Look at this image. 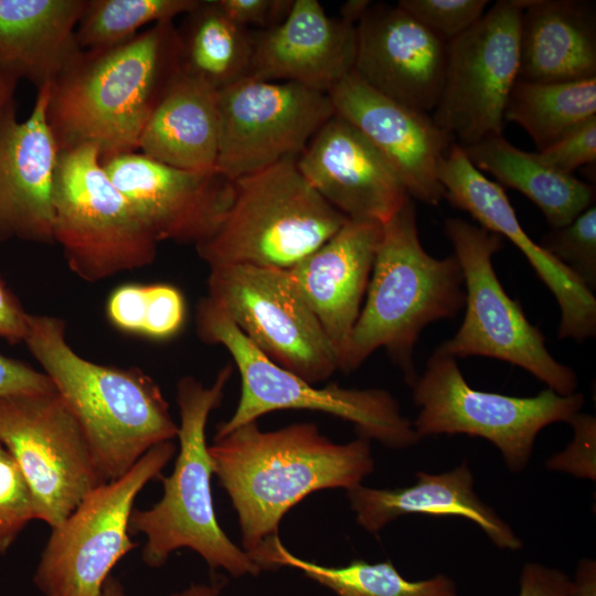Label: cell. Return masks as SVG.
<instances>
[{
  "label": "cell",
  "instance_id": "cell-1",
  "mask_svg": "<svg viewBox=\"0 0 596 596\" xmlns=\"http://www.w3.org/2000/svg\"><path fill=\"white\" fill-rule=\"evenodd\" d=\"M209 453L237 513L247 554L277 535L284 515L310 493L349 490L374 470L369 438L336 444L312 423L262 430L252 422L214 438Z\"/></svg>",
  "mask_w": 596,
  "mask_h": 596
},
{
  "label": "cell",
  "instance_id": "cell-2",
  "mask_svg": "<svg viewBox=\"0 0 596 596\" xmlns=\"http://www.w3.org/2000/svg\"><path fill=\"white\" fill-rule=\"evenodd\" d=\"M179 70L173 21L150 25L115 47L82 51L49 91L47 121L60 151L92 146L100 159L138 151L143 128Z\"/></svg>",
  "mask_w": 596,
  "mask_h": 596
},
{
  "label": "cell",
  "instance_id": "cell-3",
  "mask_svg": "<svg viewBox=\"0 0 596 596\" xmlns=\"http://www.w3.org/2000/svg\"><path fill=\"white\" fill-rule=\"evenodd\" d=\"M23 342L81 426L105 482L124 476L156 445L177 437L179 426L156 382L138 369L81 356L67 342L63 319L29 315Z\"/></svg>",
  "mask_w": 596,
  "mask_h": 596
},
{
  "label": "cell",
  "instance_id": "cell-4",
  "mask_svg": "<svg viewBox=\"0 0 596 596\" xmlns=\"http://www.w3.org/2000/svg\"><path fill=\"white\" fill-rule=\"evenodd\" d=\"M465 298L456 256L436 258L424 249L409 199L382 223L364 301L340 370L354 371L384 348L412 386L418 376L413 354L421 332L432 322L456 317Z\"/></svg>",
  "mask_w": 596,
  "mask_h": 596
},
{
  "label": "cell",
  "instance_id": "cell-5",
  "mask_svg": "<svg viewBox=\"0 0 596 596\" xmlns=\"http://www.w3.org/2000/svg\"><path fill=\"white\" fill-rule=\"evenodd\" d=\"M232 373L233 366L227 364L210 386L192 376L177 383L180 447L173 471L168 477L159 476L163 486L161 499L149 509H134L129 519L130 534H143L147 539L141 556L148 566H162L172 552L187 547L212 570L223 568L235 577L256 576L262 571L224 533L212 499L214 472L205 428L211 412L223 400Z\"/></svg>",
  "mask_w": 596,
  "mask_h": 596
},
{
  "label": "cell",
  "instance_id": "cell-6",
  "mask_svg": "<svg viewBox=\"0 0 596 596\" xmlns=\"http://www.w3.org/2000/svg\"><path fill=\"white\" fill-rule=\"evenodd\" d=\"M296 159L233 181L222 222L195 246L209 268L242 264L289 269L349 221L307 182Z\"/></svg>",
  "mask_w": 596,
  "mask_h": 596
},
{
  "label": "cell",
  "instance_id": "cell-7",
  "mask_svg": "<svg viewBox=\"0 0 596 596\" xmlns=\"http://www.w3.org/2000/svg\"><path fill=\"white\" fill-rule=\"evenodd\" d=\"M199 338L220 344L231 354L241 375V397L233 415L216 427L214 438L272 412L307 409L327 413L354 425L359 436L387 448H408L421 439L394 396L381 389L318 387L262 353L240 329L203 297L196 307Z\"/></svg>",
  "mask_w": 596,
  "mask_h": 596
},
{
  "label": "cell",
  "instance_id": "cell-8",
  "mask_svg": "<svg viewBox=\"0 0 596 596\" xmlns=\"http://www.w3.org/2000/svg\"><path fill=\"white\" fill-rule=\"evenodd\" d=\"M53 240L62 247L68 268L88 283L150 265L159 243L113 183L92 146L58 153Z\"/></svg>",
  "mask_w": 596,
  "mask_h": 596
},
{
  "label": "cell",
  "instance_id": "cell-9",
  "mask_svg": "<svg viewBox=\"0 0 596 596\" xmlns=\"http://www.w3.org/2000/svg\"><path fill=\"white\" fill-rule=\"evenodd\" d=\"M445 235L464 276L465 317L456 334L436 349L454 356H487L518 365L561 395L575 393L573 369L547 350L540 329L505 292L492 265L503 247L500 235L459 217H448Z\"/></svg>",
  "mask_w": 596,
  "mask_h": 596
},
{
  "label": "cell",
  "instance_id": "cell-10",
  "mask_svg": "<svg viewBox=\"0 0 596 596\" xmlns=\"http://www.w3.org/2000/svg\"><path fill=\"white\" fill-rule=\"evenodd\" d=\"M412 389L413 401L421 408L413 422L419 438L440 434L482 437L499 449L514 472L528 466L541 429L568 423L585 402L582 393L561 395L549 387L529 397L475 390L466 382L457 359L437 349Z\"/></svg>",
  "mask_w": 596,
  "mask_h": 596
},
{
  "label": "cell",
  "instance_id": "cell-11",
  "mask_svg": "<svg viewBox=\"0 0 596 596\" xmlns=\"http://www.w3.org/2000/svg\"><path fill=\"white\" fill-rule=\"evenodd\" d=\"M177 450L172 441L149 449L124 476L98 485L55 528L33 582L43 596H98L113 567L138 543L129 519L145 486L161 475Z\"/></svg>",
  "mask_w": 596,
  "mask_h": 596
},
{
  "label": "cell",
  "instance_id": "cell-12",
  "mask_svg": "<svg viewBox=\"0 0 596 596\" xmlns=\"http://www.w3.org/2000/svg\"><path fill=\"white\" fill-rule=\"evenodd\" d=\"M268 359L317 384L340 358L287 269L254 265L210 268L207 296Z\"/></svg>",
  "mask_w": 596,
  "mask_h": 596
},
{
  "label": "cell",
  "instance_id": "cell-13",
  "mask_svg": "<svg viewBox=\"0 0 596 596\" xmlns=\"http://www.w3.org/2000/svg\"><path fill=\"white\" fill-rule=\"evenodd\" d=\"M0 443L22 472L36 519L51 529L105 482L81 426L56 392L0 397Z\"/></svg>",
  "mask_w": 596,
  "mask_h": 596
},
{
  "label": "cell",
  "instance_id": "cell-14",
  "mask_svg": "<svg viewBox=\"0 0 596 596\" xmlns=\"http://www.w3.org/2000/svg\"><path fill=\"white\" fill-rule=\"evenodd\" d=\"M522 0H499L448 41L444 87L432 118L462 147L503 135L519 76Z\"/></svg>",
  "mask_w": 596,
  "mask_h": 596
},
{
  "label": "cell",
  "instance_id": "cell-15",
  "mask_svg": "<svg viewBox=\"0 0 596 596\" xmlns=\"http://www.w3.org/2000/svg\"><path fill=\"white\" fill-rule=\"evenodd\" d=\"M219 95L221 136L215 169L232 181L298 158L336 115L328 94L292 82L246 77Z\"/></svg>",
  "mask_w": 596,
  "mask_h": 596
},
{
  "label": "cell",
  "instance_id": "cell-16",
  "mask_svg": "<svg viewBox=\"0 0 596 596\" xmlns=\"http://www.w3.org/2000/svg\"><path fill=\"white\" fill-rule=\"evenodd\" d=\"M100 161L158 242L195 247L215 232L232 202L233 181L216 169H179L139 151Z\"/></svg>",
  "mask_w": 596,
  "mask_h": 596
},
{
  "label": "cell",
  "instance_id": "cell-17",
  "mask_svg": "<svg viewBox=\"0 0 596 596\" xmlns=\"http://www.w3.org/2000/svg\"><path fill=\"white\" fill-rule=\"evenodd\" d=\"M438 179L445 199L454 206L469 213L479 226L507 237L523 253L560 306L558 338L584 341L594 337L596 299L593 292L530 237L503 188L478 170L459 143H453L443 157Z\"/></svg>",
  "mask_w": 596,
  "mask_h": 596
},
{
  "label": "cell",
  "instance_id": "cell-18",
  "mask_svg": "<svg viewBox=\"0 0 596 596\" xmlns=\"http://www.w3.org/2000/svg\"><path fill=\"white\" fill-rule=\"evenodd\" d=\"M448 41L397 4L373 3L356 24L353 72L371 88L430 113L440 97Z\"/></svg>",
  "mask_w": 596,
  "mask_h": 596
},
{
  "label": "cell",
  "instance_id": "cell-19",
  "mask_svg": "<svg viewBox=\"0 0 596 596\" xmlns=\"http://www.w3.org/2000/svg\"><path fill=\"white\" fill-rule=\"evenodd\" d=\"M296 164L316 192L351 221L384 223L412 199L383 153L337 114L316 132Z\"/></svg>",
  "mask_w": 596,
  "mask_h": 596
},
{
  "label": "cell",
  "instance_id": "cell-20",
  "mask_svg": "<svg viewBox=\"0 0 596 596\" xmlns=\"http://www.w3.org/2000/svg\"><path fill=\"white\" fill-rule=\"evenodd\" d=\"M328 95L336 114L356 127L391 162L412 199L429 205L445 199L438 167L456 141L430 114L380 94L354 72Z\"/></svg>",
  "mask_w": 596,
  "mask_h": 596
},
{
  "label": "cell",
  "instance_id": "cell-21",
  "mask_svg": "<svg viewBox=\"0 0 596 596\" xmlns=\"http://www.w3.org/2000/svg\"><path fill=\"white\" fill-rule=\"evenodd\" d=\"M50 86L19 120L14 100L0 111V242L54 243L53 188L60 149L47 121Z\"/></svg>",
  "mask_w": 596,
  "mask_h": 596
},
{
  "label": "cell",
  "instance_id": "cell-22",
  "mask_svg": "<svg viewBox=\"0 0 596 596\" xmlns=\"http://www.w3.org/2000/svg\"><path fill=\"white\" fill-rule=\"evenodd\" d=\"M355 53L356 26L330 18L318 0H294L284 22L253 31L248 77L328 94L353 72Z\"/></svg>",
  "mask_w": 596,
  "mask_h": 596
},
{
  "label": "cell",
  "instance_id": "cell-23",
  "mask_svg": "<svg viewBox=\"0 0 596 596\" xmlns=\"http://www.w3.org/2000/svg\"><path fill=\"white\" fill-rule=\"evenodd\" d=\"M382 223L349 220L288 274L337 350L340 369L369 285Z\"/></svg>",
  "mask_w": 596,
  "mask_h": 596
},
{
  "label": "cell",
  "instance_id": "cell-24",
  "mask_svg": "<svg viewBox=\"0 0 596 596\" xmlns=\"http://www.w3.org/2000/svg\"><path fill=\"white\" fill-rule=\"evenodd\" d=\"M416 483L397 489H374L362 485L349 490L356 522L376 533L387 523L407 514L461 517L476 523L499 549L519 550L522 541L497 512L473 490V477L466 462L432 475L418 472Z\"/></svg>",
  "mask_w": 596,
  "mask_h": 596
},
{
  "label": "cell",
  "instance_id": "cell-25",
  "mask_svg": "<svg viewBox=\"0 0 596 596\" xmlns=\"http://www.w3.org/2000/svg\"><path fill=\"white\" fill-rule=\"evenodd\" d=\"M85 0H0V71L38 89L82 53L76 26Z\"/></svg>",
  "mask_w": 596,
  "mask_h": 596
},
{
  "label": "cell",
  "instance_id": "cell-26",
  "mask_svg": "<svg viewBox=\"0 0 596 596\" xmlns=\"http://www.w3.org/2000/svg\"><path fill=\"white\" fill-rule=\"evenodd\" d=\"M518 78L596 76V7L585 0H522Z\"/></svg>",
  "mask_w": 596,
  "mask_h": 596
},
{
  "label": "cell",
  "instance_id": "cell-27",
  "mask_svg": "<svg viewBox=\"0 0 596 596\" xmlns=\"http://www.w3.org/2000/svg\"><path fill=\"white\" fill-rule=\"evenodd\" d=\"M220 136L219 91L179 70L152 110L138 151L174 168L210 171Z\"/></svg>",
  "mask_w": 596,
  "mask_h": 596
},
{
  "label": "cell",
  "instance_id": "cell-28",
  "mask_svg": "<svg viewBox=\"0 0 596 596\" xmlns=\"http://www.w3.org/2000/svg\"><path fill=\"white\" fill-rule=\"evenodd\" d=\"M462 149L478 170L490 173L500 185L512 188L531 200L552 228L570 224L594 205L595 188L592 184L552 168L538 152L517 148L503 135Z\"/></svg>",
  "mask_w": 596,
  "mask_h": 596
},
{
  "label": "cell",
  "instance_id": "cell-29",
  "mask_svg": "<svg viewBox=\"0 0 596 596\" xmlns=\"http://www.w3.org/2000/svg\"><path fill=\"white\" fill-rule=\"evenodd\" d=\"M177 26L179 68L216 91L251 74L253 31L236 23L217 0H199Z\"/></svg>",
  "mask_w": 596,
  "mask_h": 596
},
{
  "label": "cell",
  "instance_id": "cell-30",
  "mask_svg": "<svg viewBox=\"0 0 596 596\" xmlns=\"http://www.w3.org/2000/svg\"><path fill=\"white\" fill-rule=\"evenodd\" d=\"M260 570L290 566L339 596H459L455 583L438 574L424 581L405 579L390 562L353 561L345 566H323L290 553L278 535L265 539L249 554Z\"/></svg>",
  "mask_w": 596,
  "mask_h": 596
},
{
  "label": "cell",
  "instance_id": "cell-31",
  "mask_svg": "<svg viewBox=\"0 0 596 596\" xmlns=\"http://www.w3.org/2000/svg\"><path fill=\"white\" fill-rule=\"evenodd\" d=\"M596 117V76L565 82L518 78L504 110V120L521 126L538 152Z\"/></svg>",
  "mask_w": 596,
  "mask_h": 596
},
{
  "label": "cell",
  "instance_id": "cell-32",
  "mask_svg": "<svg viewBox=\"0 0 596 596\" xmlns=\"http://www.w3.org/2000/svg\"><path fill=\"white\" fill-rule=\"evenodd\" d=\"M199 0H85L76 39L82 51H100L135 39L148 24L173 21Z\"/></svg>",
  "mask_w": 596,
  "mask_h": 596
},
{
  "label": "cell",
  "instance_id": "cell-33",
  "mask_svg": "<svg viewBox=\"0 0 596 596\" xmlns=\"http://www.w3.org/2000/svg\"><path fill=\"white\" fill-rule=\"evenodd\" d=\"M541 247L568 268L590 291L596 288V206L592 205L570 224L552 228Z\"/></svg>",
  "mask_w": 596,
  "mask_h": 596
},
{
  "label": "cell",
  "instance_id": "cell-34",
  "mask_svg": "<svg viewBox=\"0 0 596 596\" xmlns=\"http://www.w3.org/2000/svg\"><path fill=\"white\" fill-rule=\"evenodd\" d=\"M36 519L30 489L18 464L0 443V554H6L22 530Z\"/></svg>",
  "mask_w": 596,
  "mask_h": 596
},
{
  "label": "cell",
  "instance_id": "cell-35",
  "mask_svg": "<svg viewBox=\"0 0 596 596\" xmlns=\"http://www.w3.org/2000/svg\"><path fill=\"white\" fill-rule=\"evenodd\" d=\"M488 0H400L396 4L427 29L450 41L486 12Z\"/></svg>",
  "mask_w": 596,
  "mask_h": 596
},
{
  "label": "cell",
  "instance_id": "cell-36",
  "mask_svg": "<svg viewBox=\"0 0 596 596\" xmlns=\"http://www.w3.org/2000/svg\"><path fill=\"white\" fill-rule=\"evenodd\" d=\"M568 424L574 429V438L565 450L553 456L546 467L553 470L567 471L577 477L595 479V417L578 412Z\"/></svg>",
  "mask_w": 596,
  "mask_h": 596
},
{
  "label": "cell",
  "instance_id": "cell-37",
  "mask_svg": "<svg viewBox=\"0 0 596 596\" xmlns=\"http://www.w3.org/2000/svg\"><path fill=\"white\" fill-rule=\"evenodd\" d=\"M184 317V299L178 288L167 284L148 285L142 334L170 338L181 329Z\"/></svg>",
  "mask_w": 596,
  "mask_h": 596
},
{
  "label": "cell",
  "instance_id": "cell-38",
  "mask_svg": "<svg viewBox=\"0 0 596 596\" xmlns=\"http://www.w3.org/2000/svg\"><path fill=\"white\" fill-rule=\"evenodd\" d=\"M538 155L545 163L565 174L573 175L579 167L594 164L596 161V117L588 119Z\"/></svg>",
  "mask_w": 596,
  "mask_h": 596
},
{
  "label": "cell",
  "instance_id": "cell-39",
  "mask_svg": "<svg viewBox=\"0 0 596 596\" xmlns=\"http://www.w3.org/2000/svg\"><path fill=\"white\" fill-rule=\"evenodd\" d=\"M236 23L257 31L273 29L288 17L294 0H217Z\"/></svg>",
  "mask_w": 596,
  "mask_h": 596
},
{
  "label": "cell",
  "instance_id": "cell-40",
  "mask_svg": "<svg viewBox=\"0 0 596 596\" xmlns=\"http://www.w3.org/2000/svg\"><path fill=\"white\" fill-rule=\"evenodd\" d=\"M148 296V285H124L110 295L107 316L118 329L141 333Z\"/></svg>",
  "mask_w": 596,
  "mask_h": 596
},
{
  "label": "cell",
  "instance_id": "cell-41",
  "mask_svg": "<svg viewBox=\"0 0 596 596\" xmlns=\"http://www.w3.org/2000/svg\"><path fill=\"white\" fill-rule=\"evenodd\" d=\"M50 379L29 364L0 354V397L24 393H52Z\"/></svg>",
  "mask_w": 596,
  "mask_h": 596
},
{
  "label": "cell",
  "instance_id": "cell-42",
  "mask_svg": "<svg viewBox=\"0 0 596 596\" xmlns=\"http://www.w3.org/2000/svg\"><path fill=\"white\" fill-rule=\"evenodd\" d=\"M518 596H570L573 581L560 570L526 563L520 574Z\"/></svg>",
  "mask_w": 596,
  "mask_h": 596
},
{
  "label": "cell",
  "instance_id": "cell-43",
  "mask_svg": "<svg viewBox=\"0 0 596 596\" xmlns=\"http://www.w3.org/2000/svg\"><path fill=\"white\" fill-rule=\"evenodd\" d=\"M29 315L0 277V338L9 343L23 342Z\"/></svg>",
  "mask_w": 596,
  "mask_h": 596
},
{
  "label": "cell",
  "instance_id": "cell-44",
  "mask_svg": "<svg viewBox=\"0 0 596 596\" xmlns=\"http://www.w3.org/2000/svg\"><path fill=\"white\" fill-rule=\"evenodd\" d=\"M370 0H348L340 7V20L356 26L359 21L371 7Z\"/></svg>",
  "mask_w": 596,
  "mask_h": 596
},
{
  "label": "cell",
  "instance_id": "cell-45",
  "mask_svg": "<svg viewBox=\"0 0 596 596\" xmlns=\"http://www.w3.org/2000/svg\"><path fill=\"white\" fill-rule=\"evenodd\" d=\"M221 587L217 584H191L183 590L170 596H220Z\"/></svg>",
  "mask_w": 596,
  "mask_h": 596
},
{
  "label": "cell",
  "instance_id": "cell-46",
  "mask_svg": "<svg viewBox=\"0 0 596 596\" xmlns=\"http://www.w3.org/2000/svg\"><path fill=\"white\" fill-rule=\"evenodd\" d=\"M18 81L0 71V111L13 100Z\"/></svg>",
  "mask_w": 596,
  "mask_h": 596
},
{
  "label": "cell",
  "instance_id": "cell-47",
  "mask_svg": "<svg viewBox=\"0 0 596 596\" xmlns=\"http://www.w3.org/2000/svg\"><path fill=\"white\" fill-rule=\"evenodd\" d=\"M98 596H127V595L120 581L110 575L105 581Z\"/></svg>",
  "mask_w": 596,
  "mask_h": 596
}]
</instances>
